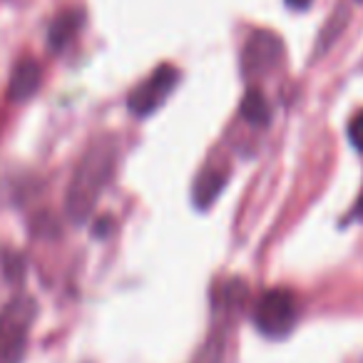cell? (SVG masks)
Masks as SVG:
<instances>
[{"label": "cell", "instance_id": "1", "mask_svg": "<svg viewBox=\"0 0 363 363\" xmlns=\"http://www.w3.org/2000/svg\"><path fill=\"white\" fill-rule=\"evenodd\" d=\"M117 162L115 140H100L87 150L82 162L77 164L75 177L67 189V214L72 222H87L95 212L102 189L107 187Z\"/></svg>", "mask_w": 363, "mask_h": 363}, {"label": "cell", "instance_id": "2", "mask_svg": "<svg viewBox=\"0 0 363 363\" xmlns=\"http://www.w3.org/2000/svg\"><path fill=\"white\" fill-rule=\"evenodd\" d=\"M38 306L30 296H18L0 311V363H23L28 333Z\"/></svg>", "mask_w": 363, "mask_h": 363}, {"label": "cell", "instance_id": "3", "mask_svg": "<svg viewBox=\"0 0 363 363\" xmlns=\"http://www.w3.org/2000/svg\"><path fill=\"white\" fill-rule=\"evenodd\" d=\"M298 318L296 296L289 289H272L259 298L254 308V323L269 338H284L291 333Z\"/></svg>", "mask_w": 363, "mask_h": 363}, {"label": "cell", "instance_id": "4", "mask_svg": "<svg viewBox=\"0 0 363 363\" xmlns=\"http://www.w3.org/2000/svg\"><path fill=\"white\" fill-rule=\"evenodd\" d=\"M177 70L172 65H160L145 82H142L137 90L130 92V100L127 107L135 117H147L157 110V107L164 105V100L169 97V92L177 85Z\"/></svg>", "mask_w": 363, "mask_h": 363}, {"label": "cell", "instance_id": "5", "mask_svg": "<svg viewBox=\"0 0 363 363\" xmlns=\"http://www.w3.org/2000/svg\"><path fill=\"white\" fill-rule=\"evenodd\" d=\"M284 45L279 40V35L269 30H259L249 38L247 48L242 55V72L247 77H262L267 72H272L281 60Z\"/></svg>", "mask_w": 363, "mask_h": 363}, {"label": "cell", "instance_id": "6", "mask_svg": "<svg viewBox=\"0 0 363 363\" xmlns=\"http://www.w3.org/2000/svg\"><path fill=\"white\" fill-rule=\"evenodd\" d=\"M38 87H40V67H38V62L26 60L13 70L8 97L16 102H23V100H28V97L35 95Z\"/></svg>", "mask_w": 363, "mask_h": 363}, {"label": "cell", "instance_id": "7", "mask_svg": "<svg viewBox=\"0 0 363 363\" xmlns=\"http://www.w3.org/2000/svg\"><path fill=\"white\" fill-rule=\"evenodd\" d=\"M82 28V11H65L52 21L50 33H48V43L52 50H65L70 45V40L77 35V30Z\"/></svg>", "mask_w": 363, "mask_h": 363}, {"label": "cell", "instance_id": "8", "mask_svg": "<svg viewBox=\"0 0 363 363\" xmlns=\"http://www.w3.org/2000/svg\"><path fill=\"white\" fill-rule=\"evenodd\" d=\"M224 182H227V177L222 172H207V174L199 177V182L194 184V204L199 209H207L224 189Z\"/></svg>", "mask_w": 363, "mask_h": 363}, {"label": "cell", "instance_id": "9", "mask_svg": "<svg viewBox=\"0 0 363 363\" xmlns=\"http://www.w3.org/2000/svg\"><path fill=\"white\" fill-rule=\"evenodd\" d=\"M242 117L252 125H267L269 122V105L259 90H247L242 100Z\"/></svg>", "mask_w": 363, "mask_h": 363}, {"label": "cell", "instance_id": "10", "mask_svg": "<svg viewBox=\"0 0 363 363\" xmlns=\"http://www.w3.org/2000/svg\"><path fill=\"white\" fill-rule=\"evenodd\" d=\"M348 140L358 152H363V112H358L351 122H348Z\"/></svg>", "mask_w": 363, "mask_h": 363}, {"label": "cell", "instance_id": "11", "mask_svg": "<svg viewBox=\"0 0 363 363\" xmlns=\"http://www.w3.org/2000/svg\"><path fill=\"white\" fill-rule=\"evenodd\" d=\"M311 3H313V0H286V6L294 8V11H306Z\"/></svg>", "mask_w": 363, "mask_h": 363}, {"label": "cell", "instance_id": "12", "mask_svg": "<svg viewBox=\"0 0 363 363\" xmlns=\"http://www.w3.org/2000/svg\"><path fill=\"white\" fill-rule=\"evenodd\" d=\"M110 229H112V222H110V219H102L100 224H95V234H97V237H105V234L110 232Z\"/></svg>", "mask_w": 363, "mask_h": 363}, {"label": "cell", "instance_id": "13", "mask_svg": "<svg viewBox=\"0 0 363 363\" xmlns=\"http://www.w3.org/2000/svg\"><path fill=\"white\" fill-rule=\"evenodd\" d=\"M353 217L363 219V189H361V197H358V202H356V209H353Z\"/></svg>", "mask_w": 363, "mask_h": 363}]
</instances>
